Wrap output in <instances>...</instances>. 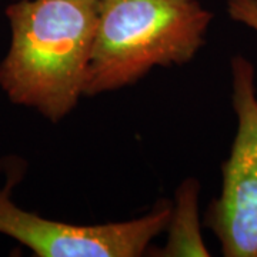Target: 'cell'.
Masks as SVG:
<instances>
[{"label":"cell","instance_id":"obj_2","mask_svg":"<svg viewBox=\"0 0 257 257\" xmlns=\"http://www.w3.org/2000/svg\"><path fill=\"white\" fill-rule=\"evenodd\" d=\"M211 20L197 0H99L84 96L130 86L157 66L190 62Z\"/></svg>","mask_w":257,"mask_h":257},{"label":"cell","instance_id":"obj_1","mask_svg":"<svg viewBox=\"0 0 257 257\" xmlns=\"http://www.w3.org/2000/svg\"><path fill=\"white\" fill-rule=\"evenodd\" d=\"M0 89L13 104L57 123L84 96L99 0H13Z\"/></svg>","mask_w":257,"mask_h":257},{"label":"cell","instance_id":"obj_6","mask_svg":"<svg viewBox=\"0 0 257 257\" xmlns=\"http://www.w3.org/2000/svg\"><path fill=\"white\" fill-rule=\"evenodd\" d=\"M226 10L231 20L257 33V0H226Z\"/></svg>","mask_w":257,"mask_h":257},{"label":"cell","instance_id":"obj_3","mask_svg":"<svg viewBox=\"0 0 257 257\" xmlns=\"http://www.w3.org/2000/svg\"><path fill=\"white\" fill-rule=\"evenodd\" d=\"M231 69V104L237 128L221 165L220 194L204 214V226L224 257H257V89L256 69L236 55Z\"/></svg>","mask_w":257,"mask_h":257},{"label":"cell","instance_id":"obj_5","mask_svg":"<svg viewBox=\"0 0 257 257\" xmlns=\"http://www.w3.org/2000/svg\"><path fill=\"white\" fill-rule=\"evenodd\" d=\"M200 184L196 179H187L176 192L175 204L166 227L165 244L157 248L153 256L160 257H209L204 244L199 216Z\"/></svg>","mask_w":257,"mask_h":257},{"label":"cell","instance_id":"obj_4","mask_svg":"<svg viewBox=\"0 0 257 257\" xmlns=\"http://www.w3.org/2000/svg\"><path fill=\"white\" fill-rule=\"evenodd\" d=\"M22 169L8 173L0 190V233L28 247L37 257H140L163 234L172 204L162 202L146 216L104 224H72L22 209L12 192Z\"/></svg>","mask_w":257,"mask_h":257}]
</instances>
